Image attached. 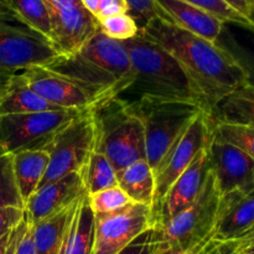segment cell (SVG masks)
Here are the masks:
<instances>
[{"label":"cell","mask_w":254,"mask_h":254,"mask_svg":"<svg viewBox=\"0 0 254 254\" xmlns=\"http://www.w3.org/2000/svg\"><path fill=\"white\" fill-rule=\"evenodd\" d=\"M11 158L15 180L25 206L44 179L50 163V154L46 149H30L11 154Z\"/></svg>","instance_id":"20"},{"label":"cell","mask_w":254,"mask_h":254,"mask_svg":"<svg viewBox=\"0 0 254 254\" xmlns=\"http://www.w3.org/2000/svg\"><path fill=\"white\" fill-rule=\"evenodd\" d=\"M166 20L210 42L217 41L225 22L183 0H155Z\"/></svg>","instance_id":"18"},{"label":"cell","mask_w":254,"mask_h":254,"mask_svg":"<svg viewBox=\"0 0 254 254\" xmlns=\"http://www.w3.org/2000/svg\"><path fill=\"white\" fill-rule=\"evenodd\" d=\"M6 206L25 208L15 180L11 154L0 148V207Z\"/></svg>","instance_id":"28"},{"label":"cell","mask_w":254,"mask_h":254,"mask_svg":"<svg viewBox=\"0 0 254 254\" xmlns=\"http://www.w3.org/2000/svg\"><path fill=\"white\" fill-rule=\"evenodd\" d=\"M98 25L99 30L106 36L122 42L134 39L140 32L138 22L130 14H119L106 17L103 20H99Z\"/></svg>","instance_id":"31"},{"label":"cell","mask_w":254,"mask_h":254,"mask_svg":"<svg viewBox=\"0 0 254 254\" xmlns=\"http://www.w3.org/2000/svg\"><path fill=\"white\" fill-rule=\"evenodd\" d=\"M208 174L210 165L207 146H205L196 155L191 165L171 185L161 205L153 213L154 227L164 225L179 212L188 208L200 195Z\"/></svg>","instance_id":"15"},{"label":"cell","mask_w":254,"mask_h":254,"mask_svg":"<svg viewBox=\"0 0 254 254\" xmlns=\"http://www.w3.org/2000/svg\"><path fill=\"white\" fill-rule=\"evenodd\" d=\"M0 11H9V9L6 7V2H5V0H0Z\"/></svg>","instance_id":"47"},{"label":"cell","mask_w":254,"mask_h":254,"mask_svg":"<svg viewBox=\"0 0 254 254\" xmlns=\"http://www.w3.org/2000/svg\"><path fill=\"white\" fill-rule=\"evenodd\" d=\"M11 76L12 74H6V73H1V72H0V94H1V92L4 91L5 87L7 86V83H9V79Z\"/></svg>","instance_id":"44"},{"label":"cell","mask_w":254,"mask_h":254,"mask_svg":"<svg viewBox=\"0 0 254 254\" xmlns=\"http://www.w3.org/2000/svg\"><path fill=\"white\" fill-rule=\"evenodd\" d=\"M200 254H238L236 252L235 241L230 242H220V241L212 240L206 245V247L201 251Z\"/></svg>","instance_id":"38"},{"label":"cell","mask_w":254,"mask_h":254,"mask_svg":"<svg viewBox=\"0 0 254 254\" xmlns=\"http://www.w3.org/2000/svg\"><path fill=\"white\" fill-rule=\"evenodd\" d=\"M93 236L94 213L89 207L86 193L77 201L60 254H91Z\"/></svg>","instance_id":"22"},{"label":"cell","mask_w":254,"mask_h":254,"mask_svg":"<svg viewBox=\"0 0 254 254\" xmlns=\"http://www.w3.org/2000/svg\"><path fill=\"white\" fill-rule=\"evenodd\" d=\"M124 1L128 5L129 14L135 19L140 29L155 17L165 19L155 0H124Z\"/></svg>","instance_id":"34"},{"label":"cell","mask_w":254,"mask_h":254,"mask_svg":"<svg viewBox=\"0 0 254 254\" xmlns=\"http://www.w3.org/2000/svg\"><path fill=\"white\" fill-rule=\"evenodd\" d=\"M82 112L84 111L56 109L1 116L0 148L7 154L30 149H46L55 135Z\"/></svg>","instance_id":"10"},{"label":"cell","mask_w":254,"mask_h":254,"mask_svg":"<svg viewBox=\"0 0 254 254\" xmlns=\"http://www.w3.org/2000/svg\"><path fill=\"white\" fill-rule=\"evenodd\" d=\"M25 217V208L14 206L0 207V238L14 231Z\"/></svg>","instance_id":"35"},{"label":"cell","mask_w":254,"mask_h":254,"mask_svg":"<svg viewBox=\"0 0 254 254\" xmlns=\"http://www.w3.org/2000/svg\"><path fill=\"white\" fill-rule=\"evenodd\" d=\"M207 155L220 196L232 191L251 192L254 190V160L248 154L217 138L212 131L207 144Z\"/></svg>","instance_id":"13"},{"label":"cell","mask_w":254,"mask_h":254,"mask_svg":"<svg viewBox=\"0 0 254 254\" xmlns=\"http://www.w3.org/2000/svg\"><path fill=\"white\" fill-rule=\"evenodd\" d=\"M208 116L217 123L254 127V86L236 89L218 102Z\"/></svg>","instance_id":"24"},{"label":"cell","mask_w":254,"mask_h":254,"mask_svg":"<svg viewBox=\"0 0 254 254\" xmlns=\"http://www.w3.org/2000/svg\"><path fill=\"white\" fill-rule=\"evenodd\" d=\"M183 1L195 5V6L210 12L213 16L222 20L225 24H238L243 25V26L253 27L247 17H245L240 12L236 11L235 9H232L223 0H183Z\"/></svg>","instance_id":"32"},{"label":"cell","mask_w":254,"mask_h":254,"mask_svg":"<svg viewBox=\"0 0 254 254\" xmlns=\"http://www.w3.org/2000/svg\"><path fill=\"white\" fill-rule=\"evenodd\" d=\"M87 201L94 215L116 212L134 203L119 186L89 193L87 195Z\"/></svg>","instance_id":"30"},{"label":"cell","mask_w":254,"mask_h":254,"mask_svg":"<svg viewBox=\"0 0 254 254\" xmlns=\"http://www.w3.org/2000/svg\"><path fill=\"white\" fill-rule=\"evenodd\" d=\"M151 227H154L151 207L140 203H131L116 212L94 215L91 254H118Z\"/></svg>","instance_id":"12"},{"label":"cell","mask_w":254,"mask_h":254,"mask_svg":"<svg viewBox=\"0 0 254 254\" xmlns=\"http://www.w3.org/2000/svg\"><path fill=\"white\" fill-rule=\"evenodd\" d=\"M119 14H129V7L124 0H101L94 17L99 21Z\"/></svg>","instance_id":"37"},{"label":"cell","mask_w":254,"mask_h":254,"mask_svg":"<svg viewBox=\"0 0 254 254\" xmlns=\"http://www.w3.org/2000/svg\"><path fill=\"white\" fill-rule=\"evenodd\" d=\"M211 240H212V238H211ZM211 240L205 241V242L200 243V245H197V246H196V247H193V248H190V250L170 251V252H163V253H158V254H200L201 251H202L203 248L206 247V245H207V243L210 242Z\"/></svg>","instance_id":"41"},{"label":"cell","mask_w":254,"mask_h":254,"mask_svg":"<svg viewBox=\"0 0 254 254\" xmlns=\"http://www.w3.org/2000/svg\"><path fill=\"white\" fill-rule=\"evenodd\" d=\"M5 2L15 16L51 40V20L45 0H5Z\"/></svg>","instance_id":"26"},{"label":"cell","mask_w":254,"mask_h":254,"mask_svg":"<svg viewBox=\"0 0 254 254\" xmlns=\"http://www.w3.org/2000/svg\"><path fill=\"white\" fill-rule=\"evenodd\" d=\"M101 0H81L82 5L91 12L93 16H96V12L98 10V5Z\"/></svg>","instance_id":"43"},{"label":"cell","mask_w":254,"mask_h":254,"mask_svg":"<svg viewBox=\"0 0 254 254\" xmlns=\"http://www.w3.org/2000/svg\"><path fill=\"white\" fill-rule=\"evenodd\" d=\"M139 35L158 44L180 64L207 114L225 97L247 84L241 67L216 42L196 36L169 20L155 17L141 27Z\"/></svg>","instance_id":"1"},{"label":"cell","mask_w":254,"mask_h":254,"mask_svg":"<svg viewBox=\"0 0 254 254\" xmlns=\"http://www.w3.org/2000/svg\"><path fill=\"white\" fill-rule=\"evenodd\" d=\"M117 183L134 203L153 207L155 175L146 159L117 170Z\"/></svg>","instance_id":"23"},{"label":"cell","mask_w":254,"mask_h":254,"mask_svg":"<svg viewBox=\"0 0 254 254\" xmlns=\"http://www.w3.org/2000/svg\"><path fill=\"white\" fill-rule=\"evenodd\" d=\"M86 193L83 175L71 173L40 186L25 203V215L29 222L36 223L66 210Z\"/></svg>","instance_id":"16"},{"label":"cell","mask_w":254,"mask_h":254,"mask_svg":"<svg viewBox=\"0 0 254 254\" xmlns=\"http://www.w3.org/2000/svg\"><path fill=\"white\" fill-rule=\"evenodd\" d=\"M253 128H254V127H253Z\"/></svg>","instance_id":"48"},{"label":"cell","mask_w":254,"mask_h":254,"mask_svg":"<svg viewBox=\"0 0 254 254\" xmlns=\"http://www.w3.org/2000/svg\"><path fill=\"white\" fill-rule=\"evenodd\" d=\"M45 1L54 2L59 5H71V4H82L81 0H45Z\"/></svg>","instance_id":"45"},{"label":"cell","mask_w":254,"mask_h":254,"mask_svg":"<svg viewBox=\"0 0 254 254\" xmlns=\"http://www.w3.org/2000/svg\"><path fill=\"white\" fill-rule=\"evenodd\" d=\"M154 227L141 233L118 254H153Z\"/></svg>","instance_id":"36"},{"label":"cell","mask_w":254,"mask_h":254,"mask_svg":"<svg viewBox=\"0 0 254 254\" xmlns=\"http://www.w3.org/2000/svg\"><path fill=\"white\" fill-rule=\"evenodd\" d=\"M226 4L230 5L232 9H235L236 11L240 12L241 15H243L245 17L248 19V14H250L251 6H252L253 0H223Z\"/></svg>","instance_id":"40"},{"label":"cell","mask_w":254,"mask_h":254,"mask_svg":"<svg viewBox=\"0 0 254 254\" xmlns=\"http://www.w3.org/2000/svg\"><path fill=\"white\" fill-rule=\"evenodd\" d=\"M77 201L66 210L51 217L36 223L30 222L32 226V238L36 254H60Z\"/></svg>","instance_id":"25"},{"label":"cell","mask_w":254,"mask_h":254,"mask_svg":"<svg viewBox=\"0 0 254 254\" xmlns=\"http://www.w3.org/2000/svg\"><path fill=\"white\" fill-rule=\"evenodd\" d=\"M216 44L241 67L248 86H254V29L238 24H225Z\"/></svg>","instance_id":"19"},{"label":"cell","mask_w":254,"mask_h":254,"mask_svg":"<svg viewBox=\"0 0 254 254\" xmlns=\"http://www.w3.org/2000/svg\"><path fill=\"white\" fill-rule=\"evenodd\" d=\"M84 186L87 195L94 193L104 189L118 186L117 183V170L111 161L96 149L89 156V160L84 168L83 173Z\"/></svg>","instance_id":"27"},{"label":"cell","mask_w":254,"mask_h":254,"mask_svg":"<svg viewBox=\"0 0 254 254\" xmlns=\"http://www.w3.org/2000/svg\"><path fill=\"white\" fill-rule=\"evenodd\" d=\"M218 203L220 192L210 171L196 200L166 223L154 227L153 254L190 250L213 238Z\"/></svg>","instance_id":"6"},{"label":"cell","mask_w":254,"mask_h":254,"mask_svg":"<svg viewBox=\"0 0 254 254\" xmlns=\"http://www.w3.org/2000/svg\"><path fill=\"white\" fill-rule=\"evenodd\" d=\"M254 226V190L232 191L220 196L213 238L220 242L237 241Z\"/></svg>","instance_id":"17"},{"label":"cell","mask_w":254,"mask_h":254,"mask_svg":"<svg viewBox=\"0 0 254 254\" xmlns=\"http://www.w3.org/2000/svg\"><path fill=\"white\" fill-rule=\"evenodd\" d=\"M7 254H36L32 238V226L26 217L14 230Z\"/></svg>","instance_id":"33"},{"label":"cell","mask_w":254,"mask_h":254,"mask_svg":"<svg viewBox=\"0 0 254 254\" xmlns=\"http://www.w3.org/2000/svg\"><path fill=\"white\" fill-rule=\"evenodd\" d=\"M56 109L59 108L50 104L30 88L21 73L12 74L7 86L0 94V117Z\"/></svg>","instance_id":"21"},{"label":"cell","mask_w":254,"mask_h":254,"mask_svg":"<svg viewBox=\"0 0 254 254\" xmlns=\"http://www.w3.org/2000/svg\"><path fill=\"white\" fill-rule=\"evenodd\" d=\"M211 133V118L206 112H202L168 151L154 174L155 192L151 212L158 210L171 185L191 165L200 150L207 146Z\"/></svg>","instance_id":"11"},{"label":"cell","mask_w":254,"mask_h":254,"mask_svg":"<svg viewBox=\"0 0 254 254\" xmlns=\"http://www.w3.org/2000/svg\"><path fill=\"white\" fill-rule=\"evenodd\" d=\"M96 133V150L106 155L116 170L146 159L145 134L140 119L119 97L91 109Z\"/></svg>","instance_id":"5"},{"label":"cell","mask_w":254,"mask_h":254,"mask_svg":"<svg viewBox=\"0 0 254 254\" xmlns=\"http://www.w3.org/2000/svg\"><path fill=\"white\" fill-rule=\"evenodd\" d=\"M52 67L102 87L121 97L133 81L130 60L123 42L96 32L73 56Z\"/></svg>","instance_id":"4"},{"label":"cell","mask_w":254,"mask_h":254,"mask_svg":"<svg viewBox=\"0 0 254 254\" xmlns=\"http://www.w3.org/2000/svg\"><path fill=\"white\" fill-rule=\"evenodd\" d=\"M12 233H14V231H11V232L7 233L6 236H4V237L0 238V254H7V252H9V247H10V242H11Z\"/></svg>","instance_id":"42"},{"label":"cell","mask_w":254,"mask_h":254,"mask_svg":"<svg viewBox=\"0 0 254 254\" xmlns=\"http://www.w3.org/2000/svg\"><path fill=\"white\" fill-rule=\"evenodd\" d=\"M45 2L51 20V42L64 59L76 55L99 30L98 20L82 4Z\"/></svg>","instance_id":"14"},{"label":"cell","mask_w":254,"mask_h":254,"mask_svg":"<svg viewBox=\"0 0 254 254\" xmlns=\"http://www.w3.org/2000/svg\"><path fill=\"white\" fill-rule=\"evenodd\" d=\"M211 118V117H210ZM212 131L217 138L233 144L254 160V128L253 127L233 126V124L217 123L211 119Z\"/></svg>","instance_id":"29"},{"label":"cell","mask_w":254,"mask_h":254,"mask_svg":"<svg viewBox=\"0 0 254 254\" xmlns=\"http://www.w3.org/2000/svg\"><path fill=\"white\" fill-rule=\"evenodd\" d=\"M126 102L143 124L146 161L154 174L176 140L205 112L197 102L192 101L143 96Z\"/></svg>","instance_id":"3"},{"label":"cell","mask_w":254,"mask_h":254,"mask_svg":"<svg viewBox=\"0 0 254 254\" xmlns=\"http://www.w3.org/2000/svg\"><path fill=\"white\" fill-rule=\"evenodd\" d=\"M30 88L59 109L88 111L113 94L52 66L32 67L20 72Z\"/></svg>","instance_id":"8"},{"label":"cell","mask_w":254,"mask_h":254,"mask_svg":"<svg viewBox=\"0 0 254 254\" xmlns=\"http://www.w3.org/2000/svg\"><path fill=\"white\" fill-rule=\"evenodd\" d=\"M64 60L51 40L27 26L11 11H0V72L15 74Z\"/></svg>","instance_id":"7"},{"label":"cell","mask_w":254,"mask_h":254,"mask_svg":"<svg viewBox=\"0 0 254 254\" xmlns=\"http://www.w3.org/2000/svg\"><path fill=\"white\" fill-rule=\"evenodd\" d=\"M248 20H250V22L252 24L253 29H254V0L252 2V6H251V10H250V14H248Z\"/></svg>","instance_id":"46"},{"label":"cell","mask_w":254,"mask_h":254,"mask_svg":"<svg viewBox=\"0 0 254 254\" xmlns=\"http://www.w3.org/2000/svg\"><path fill=\"white\" fill-rule=\"evenodd\" d=\"M94 148L96 133L89 109L72 119L47 145L50 163L40 186L71 173H83Z\"/></svg>","instance_id":"9"},{"label":"cell","mask_w":254,"mask_h":254,"mask_svg":"<svg viewBox=\"0 0 254 254\" xmlns=\"http://www.w3.org/2000/svg\"><path fill=\"white\" fill-rule=\"evenodd\" d=\"M235 248L238 254H254V226L246 235L235 241Z\"/></svg>","instance_id":"39"},{"label":"cell","mask_w":254,"mask_h":254,"mask_svg":"<svg viewBox=\"0 0 254 254\" xmlns=\"http://www.w3.org/2000/svg\"><path fill=\"white\" fill-rule=\"evenodd\" d=\"M123 45L130 60L133 81L119 98L133 101L148 96L200 104L183 67L166 50L140 35L123 41Z\"/></svg>","instance_id":"2"}]
</instances>
